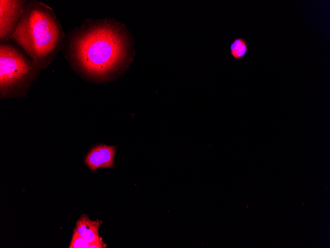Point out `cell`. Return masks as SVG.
I'll return each mask as SVG.
<instances>
[{
  "label": "cell",
  "mask_w": 330,
  "mask_h": 248,
  "mask_svg": "<svg viewBox=\"0 0 330 248\" xmlns=\"http://www.w3.org/2000/svg\"><path fill=\"white\" fill-rule=\"evenodd\" d=\"M65 58L71 67L99 81L113 78L134 57L133 41L126 28L113 19H89L66 36Z\"/></svg>",
  "instance_id": "6da1fadb"
},
{
  "label": "cell",
  "mask_w": 330,
  "mask_h": 248,
  "mask_svg": "<svg viewBox=\"0 0 330 248\" xmlns=\"http://www.w3.org/2000/svg\"><path fill=\"white\" fill-rule=\"evenodd\" d=\"M66 38L53 10L34 0L30 1L10 41L44 69L63 49Z\"/></svg>",
  "instance_id": "7a4b0ae2"
},
{
  "label": "cell",
  "mask_w": 330,
  "mask_h": 248,
  "mask_svg": "<svg viewBox=\"0 0 330 248\" xmlns=\"http://www.w3.org/2000/svg\"><path fill=\"white\" fill-rule=\"evenodd\" d=\"M38 64L8 42L0 45V96H25L41 72Z\"/></svg>",
  "instance_id": "3957f363"
},
{
  "label": "cell",
  "mask_w": 330,
  "mask_h": 248,
  "mask_svg": "<svg viewBox=\"0 0 330 248\" xmlns=\"http://www.w3.org/2000/svg\"><path fill=\"white\" fill-rule=\"evenodd\" d=\"M31 0H0V42H8Z\"/></svg>",
  "instance_id": "277c9868"
},
{
  "label": "cell",
  "mask_w": 330,
  "mask_h": 248,
  "mask_svg": "<svg viewBox=\"0 0 330 248\" xmlns=\"http://www.w3.org/2000/svg\"><path fill=\"white\" fill-rule=\"evenodd\" d=\"M116 148L114 146L98 145L88 153L85 162L92 171L99 168H108L113 166Z\"/></svg>",
  "instance_id": "5b68a950"
},
{
  "label": "cell",
  "mask_w": 330,
  "mask_h": 248,
  "mask_svg": "<svg viewBox=\"0 0 330 248\" xmlns=\"http://www.w3.org/2000/svg\"><path fill=\"white\" fill-rule=\"evenodd\" d=\"M102 222L99 219L91 220L87 215L82 214L74 229L85 241L92 243L101 239L99 236L98 230Z\"/></svg>",
  "instance_id": "8992f818"
},
{
  "label": "cell",
  "mask_w": 330,
  "mask_h": 248,
  "mask_svg": "<svg viewBox=\"0 0 330 248\" xmlns=\"http://www.w3.org/2000/svg\"><path fill=\"white\" fill-rule=\"evenodd\" d=\"M91 243L83 239L77 231L74 229L73 236L69 248H89Z\"/></svg>",
  "instance_id": "52a82bcc"
},
{
  "label": "cell",
  "mask_w": 330,
  "mask_h": 248,
  "mask_svg": "<svg viewBox=\"0 0 330 248\" xmlns=\"http://www.w3.org/2000/svg\"><path fill=\"white\" fill-rule=\"evenodd\" d=\"M248 51V45L247 42H245L237 50L233 52H231L230 54L235 59L239 60L243 58L247 54Z\"/></svg>",
  "instance_id": "ba28073f"
},
{
  "label": "cell",
  "mask_w": 330,
  "mask_h": 248,
  "mask_svg": "<svg viewBox=\"0 0 330 248\" xmlns=\"http://www.w3.org/2000/svg\"><path fill=\"white\" fill-rule=\"evenodd\" d=\"M245 42L241 37L235 38L230 45V52H233L239 49Z\"/></svg>",
  "instance_id": "9c48e42d"
},
{
  "label": "cell",
  "mask_w": 330,
  "mask_h": 248,
  "mask_svg": "<svg viewBox=\"0 0 330 248\" xmlns=\"http://www.w3.org/2000/svg\"><path fill=\"white\" fill-rule=\"evenodd\" d=\"M107 245L105 244L101 238L99 241L91 243L89 248H106Z\"/></svg>",
  "instance_id": "30bf717a"
}]
</instances>
